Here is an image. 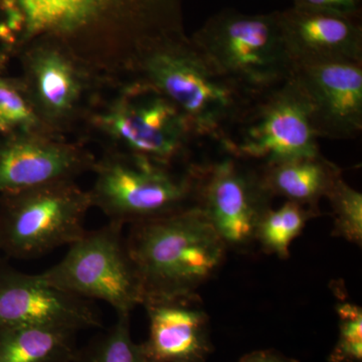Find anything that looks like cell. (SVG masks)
Listing matches in <instances>:
<instances>
[{
    "label": "cell",
    "mask_w": 362,
    "mask_h": 362,
    "mask_svg": "<svg viewBox=\"0 0 362 362\" xmlns=\"http://www.w3.org/2000/svg\"><path fill=\"white\" fill-rule=\"evenodd\" d=\"M194 199L226 247H244L256 240L257 228L272 195L261 173L237 157L192 169Z\"/></svg>",
    "instance_id": "cell-10"
},
{
    "label": "cell",
    "mask_w": 362,
    "mask_h": 362,
    "mask_svg": "<svg viewBox=\"0 0 362 362\" xmlns=\"http://www.w3.org/2000/svg\"><path fill=\"white\" fill-rule=\"evenodd\" d=\"M319 138L352 139L362 130V62L293 64Z\"/></svg>",
    "instance_id": "cell-12"
},
{
    "label": "cell",
    "mask_w": 362,
    "mask_h": 362,
    "mask_svg": "<svg viewBox=\"0 0 362 362\" xmlns=\"http://www.w3.org/2000/svg\"><path fill=\"white\" fill-rule=\"evenodd\" d=\"M278 14L293 64L362 62V26L358 18L293 6Z\"/></svg>",
    "instance_id": "cell-15"
},
{
    "label": "cell",
    "mask_w": 362,
    "mask_h": 362,
    "mask_svg": "<svg viewBox=\"0 0 362 362\" xmlns=\"http://www.w3.org/2000/svg\"><path fill=\"white\" fill-rule=\"evenodd\" d=\"M96 173L90 195L109 221L125 226L169 216L192 206L194 175L171 171L170 166L112 152L93 166Z\"/></svg>",
    "instance_id": "cell-6"
},
{
    "label": "cell",
    "mask_w": 362,
    "mask_h": 362,
    "mask_svg": "<svg viewBox=\"0 0 362 362\" xmlns=\"http://www.w3.org/2000/svg\"><path fill=\"white\" fill-rule=\"evenodd\" d=\"M1 254H2V252H1V251H0V265H1V264L4 263V259H2Z\"/></svg>",
    "instance_id": "cell-26"
},
{
    "label": "cell",
    "mask_w": 362,
    "mask_h": 362,
    "mask_svg": "<svg viewBox=\"0 0 362 362\" xmlns=\"http://www.w3.org/2000/svg\"><path fill=\"white\" fill-rule=\"evenodd\" d=\"M25 47L21 82L45 127L57 129L73 118L82 103L87 76L66 45L37 40Z\"/></svg>",
    "instance_id": "cell-14"
},
{
    "label": "cell",
    "mask_w": 362,
    "mask_h": 362,
    "mask_svg": "<svg viewBox=\"0 0 362 362\" xmlns=\"http://www.w3.org/2000/svg\"><path fill=\"white\" fill-rule=\"evenodd\" d=\"M90 192L74 180L0 195V251L13 259H33L70 246L86 233L92 207Z\"/></svg>",
    "instance_id": "cell-5"
},
{
    "label": "cell",
    "mask_w": 362,
    "mask_h": 362,
    "mask_svg": "<svg viewBox=\"0 0 362 362\" xmlns=\"http://www.w3.org/2000/svg\"><path fill=\"white\" fill-rule=\"evenodd\" d=\"M239 362H299L276 351V350H258L243 357Z\"/></svg>",
    "instance_id": "cell-25"
},
{
    "label": "cell",
    "mask_w": 362,
    "mask_h": 362,
    "mask_svg": "<svg viewBox=\"0 0 362 362\" xmlns=\"http://www.w3.org/2000/svg\"><path fill=\"white\" fill-rule=\"evenodd\" d=\"M221 75L257 99L292 73L278 11L247 14L225 9L214 14L190 37Z\"/></svg>",
    "instance_id": "cell-4"
},
{
    "label": "cell",
    "mask_w": 362,
    "mask_h": 362,
    "mask_svg": "<svg viewBox=\"0 0 362 362\" xmlns=\"http://www.w3.org/2000/svg\"><path fill=\"white\" fill-rule=\"evenodd\" d=\"M120 223L86 230L61 262L42 273L47 283L73 296L102 300L117 315L143 304L141 284Z\"/></svg>",
    "instance_id": "cell-8"
},
{
    "label": "cell",
    "mask_w": 362,
    "mask_h": 362,
    "mask_svg": "<svg viewBox=\"0 0 362 362\" xmlns=\"http://www.w3.org/2000/svg\"><path fill=\"white\" fill-rule=\"evenodd\" d=\"M94 164L84 150L51 132L0 135V195L74 180Z\"/></svg>",
    "instance_id": "cell-13"
},
{
    "label": "cell",
    "mask_w": 362,
    "mask_h": 362,
    "mask_svg": "<svg viewBox=\"0 0 362 362\" xmlns=\"http://www.w3.org/2000/svg\"><path fill=\"white\" fill-rule=\"evenodd\" d=\"M311 107L296 78L257 98L221 146L240 160L267 164L320 154Z\"/></svg>",
    "instance_id": "cell-7"
},
{
    "label": "cell",
    "mask_w": 362,
    "mask_h": 362,
    "mask_svg": "<svg viewBox=\"0 0 362 362\" xmlns=\"http://www.w3.org/2000/svg\"><path fill=\"white\" fill-rule=\"evenodd\" d=\"M337 312L339 318V337L328 361L329 362H361V307L344 302L337 305Z\"/></svg>",
    "instance_id": "cell-23"
},
{
    "label": "cell",
    "mask_w": 362,
    "mask_h": 362,
    "mask_svg": "<svg viewBox=\"0 0 362 362\" xmlns=\"http://www.w3.org/2000/svg\"><path fill=\"white\" fill-rule=\"evenodd\" d=\"M130 63L140 81L185 116L195 137L221 144L255 100L223 77L185 33L152 42Z\"/></svg>",
    "instance_id": "cell-3"
},
{
    "label": "cell",
    "mask_w": 362,
    "mask_h": 362,
    "mask_svg": "<svg viewBox=\"0 0 362 362\" xmlns=\"http://www.w3.org/2000/svg\"><path fill=\"white\" fill-rule=\"evenodd\" d=\"M149 318L142 343L150 362H204L213 350L209 317L197 296L154 300L143 304Z\"/></svg>",
    "instance_id": "cell-16"
},
{
    "label": "cell",
    "mask_w": 362,
    "mask_h": 362,
    "mask_svg": "<svg viewBox=\"0 0 362 362\" xmlns=\"http://www.w3.org/2000/svg\"><path fill=\"white\" fill-rule=\"evenodd\" d=\"M73 362H150L142 344L133 341L130 315H117V321L108 330L93 337L82 349H78Z\"/></svg>",
    "instance_id": "cell-20"
},
{
    "label": "cell",
    "mask_w": 362,
    "mask_h": 362,
    "mask_svg": "<svg viewBox=\"0 0 362 362\" xmlns=\"http://www.w3.org/2000/svg\"><path fill=\"white\" fill-rule=\"evenodd\" d=\"M25 20L21 47L52 40L78 47L117 45L129 61L152 42L181 35L182 0H16Z\"/></svg>",
    "instance_id": "cell-1"
},
{
    "label": "cell",
    "mask_w": 362,
    "mask_h": 362,
    "mask_svg": "<svg viewBox=\"0 0 362 362\" xmlns=\"http://www.w3.org/2000/svg\"><path fill=\"white\" fill-rule=\"evenodd\" d=\"M51 132L40 120L21 81L0 74V135Z\"/></svg>",
    "instance_id": "cell-21"
},
{
    "label": "cell",
    "mask_w": 362,
    "mask_h": 362,
    "mask_svg": "<svg viewBox=\"0 0 362 362\" xmlns=\"http://www.w3.org/2000/svg\"><path fill=\"white\" fill-rule=\"evenodd\" d=\"M334 214V233L347 242L362 243V194L338 178L326 195Z\"/></svg>",
    "instance_id": "cell-22"
},
{
    "label": "cell",
    "mask_w": 362,
    "mask_h": 362,
    "mask_svg": "<svg viewBox=\"0 0 362 362\" xmlns=\"http://www.w3.org/2000/svg\"><path fill=\"white\" fill-rule=\"evenodd\" d=\"M316 216L314 209L287 201L279 209H269L264 214L257 228L256 240L267 252L287 259L293 240L301 235L307 221Z\"/></svg>",
    "instance_id": "cell-19"
},
{
    "label": "cell",
    "mask_w": 362,
    "mask_h": 362,
    "mask_svg": "<svg viewBox=\"0 0 362 362\" xmlns=\"http://www.w3.org/2000/svg\"><path fill=\"white\" fill-rule=\"evenodd\" d=\"M262 180L272 197L279 195L316 211L326 197L341 170L320 154L267 164Z\"/></svg>",
    "instance_id": "cell-17"
},
{
    "label": "cell",
    "mask_w": 362,
    "mask_h": 362,
    "mask_svg": "<svg viewBox=\"0 0 362 362\" xmlns=\"http://www.w3.org/2000/svg\"><path fill=\"white\" fill-rule=\"evenodd\" d=\"M293 6L315 11H330L358 18L362 0H291Z\"/></svg>",
    "instance_id": "cell-24"
},
{
    "label": "cell",
    "mask_w": 362,
    "mask_h": 362,
    "mask_svg": "<svg viewBox=\"0 0 362 362\" xmlns=\"http://www.w3.org/2000/svg\"><path fill=\"white\" fill-rule=\"evenodd\" d=\"M123 153L171 166L195 137L185 116L151 86L137 81L97 117Z\"/></svg>",
    "instance_id": "cell-9"
},
{
    "label": "cell",
    "mask_w": 362,
    "mask_h": 362,
    "mask_svg": "<svg viewBox=\"0 0 362 362\" xmlns=\"http://www.w3.org/2000/svg\"><path fill=\"white\" fill-rule=\"evenodd\" d=\"M77 332L23 326L0 329V362H73Z\"/></svg>",
    "instance_id": "cell-18"
},
{
    "label": "cell",
    "mask_w": 362,
    "mask_h": 362,
    "mask_svg": "<svg viewBox=\"0 0 362 362\" xmlns=\"http://www.w3.org/2000/svg\"><path fill=\"white\" fill-rule=\"evenodd\" d=\"M23 326L76 331L102 327L101 314L90 300L54 287L40 275L0 265V329Z\"/></svg>",
    "instance_id": "cell-11"
},
{
    "label": "cell",
    "mask_w": 362,
    "mask_h": 362,
    "mask_svg": "<svg viewBox=\"0 0 362 362\" xmlns=\"http://www.w3.org/2000/svg\"><path fill=\"white\" fill-rule=\"evenodd\" d=\"M130 226L126 245L141 284L143 304L197 295L195 290L226 258L228 247L195 204Z\"/></svg>",
    "instance_id": "cell-2"
}]
</instances>
